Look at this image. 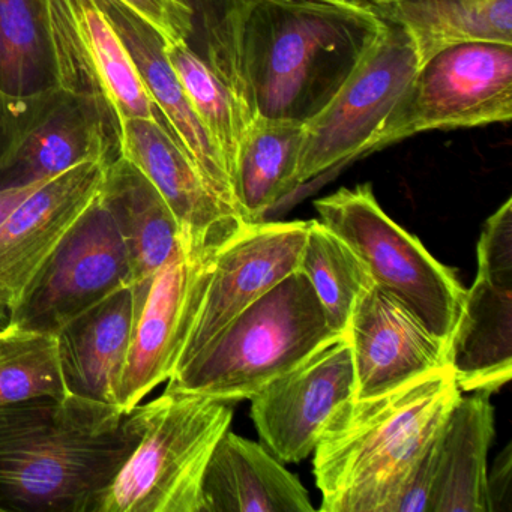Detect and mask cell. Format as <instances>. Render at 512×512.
Here are the masks:
<instances>
[{"label":"cell","instance_id":"1","mask_svg":"<svg viewBox=\"0 0 512 512\" xmlns=\"http://www.w3.org/2000/svg\"><path fill=\"white\" fill-rule=\"evenodd\" d=\"M388 23L367 0H239L227 85L250 119L307 124L359 70Z\"/></svg>","mask_w":512,"mask_h":512},{"label":"cell","instance_id":"2","mask_svg":"<svg viewBox=\"0 0 512 512\" xmlns=\"http://www.w3.org/2000/svg\"><path fill=\"white\" fill-rule=\"evenodd\" d=\"M134 446L127 413L103 401L0 406V511L94 512Z\"/></svg>","mask_w":512,"mask_h":512},{"label":"cell","instance_id":"3","mask_svg":"<svg viewBox=\"0 0 512 512\" xmlns=\"http://www.w3.org/2000/svg\"><path fill=\"white\" fill-rule=\"evenodd\" d=\"M461 391L451 368L332 416L314 449L320 511L395 512Z\"/></svg>","mask_w":512,"mask_h":512},{"label":"cell","instance_id":"4","mask_svg":"<svg viewBox=\"0 0 512 512\" xmlns=\"http://www.w3.org/2000/svg\"><path fill=\"white\" fill-rule=\"evenodd\" d=\"M341 337L298 269L230 320L173 373L167 389L226 403L251 400Z\"/></svg>","mask_w":512,"mask_h":512},{"label":"cell","instance_id":"5","mask_svg":"<svg viewBox=\"0 0 512 512\" xmlns=\"http://www.w3.org/2000/svg\"><path fill=\"white\" fill-rule=\"evenodd\" d=\"M232 419L226 401L167 388L131 409L136 446L94 512H205L206 467Z\"/></svg>","mask_w":512,"mask_h":512},{"label":"cell","instance_id":"6","mask_svg":"<svg viewBox=\"0 0 512 512\" xmlns=\"http://www.w3.org/2000/svg\"><path fill=\"white\" fill-rule=\"evenodd\" d=\"M314 208L320 221L358 254L374 284L449 349L466 289L452 269L386 215L371 184L340 188L316 200Z\"/></svg>","mask_w":512,"mask_h":512},{"label":"cell","instance_id":"7","mask_svg":"<svg viewBox=\"0 0 512 512\" xmlns=\"http://www.w3.org/2000/svg\"><path fill=\"white\" fill-rule=\"evenodd\" d=\"M512 118V44L464 41L422 62L368 152L431 130Z\"/></svg>","mask_w":512,"mask_h":512},{"label":"cell","instance_id":"8","mask_svg":"<svg viewBox=\"0 0 512 512\" xmlns=\"http://www.w3.org/2000/svg\"><path fill=\"white\" fill-rule=\"evenodd\" d=\"M53 86L94 106L116 131L130 119H161L100 0H38Z\"/></svg>","mask_w":512,"mask_h":512},{"label":"cell","instance_id":"9","mask_svg":"<svg viewBox=\"0 0 512 512\" xmlns=\"http://www.w3.org/2000/svg\"><path fill=\"white\" fill-rule=\"evenodd\" d=\"M418 67L407 32L388 23L352 79L319 115L304 124L298 187L338 164L368 154Z\"/></svg>","mask_w":512,"mask_h":512},{"label":"cell","instance_id":"10","mask_svg":"<svg viewBox=\"0 0 512 512\" xmlns=\"http://www.w3.org/2000/svg\"><path fill=\"white\" fill-rule=\"evenodd\" d=\"M122 287H131L127 248L101 193L41 269L8 323L55 335Z\"/></svg>","mask_w":512,"mask_h":512},{"label":"cell","instance_id":"11","mask_svg":"<svg viewBox=\"0 0 512 512\" xmlns=\"http://www.w3.org/2000/svg\"><path fill=\"white\" fill-rule=\"evenodd\" d=\"M448 362L461 392L491 395L511 380L512 199L482 227L478 274L464 292Z\"/></svg>","mask_w":512,"mask_h":512},{"label":"cell","instance_id":"12","mask_svg":"<svg viewBox=\"0 0 512 512\" xmlns=\"http://www.w3.org/2000/svg\"><path fill=\"white\" fill-rule=\"evenodd\" d=\"M307 229L308 221L248 224L214 254L176 370L230 320L298 271Z\"/></svg>","mask_w":512,"mask_h":512},{"label":"cell","instance_id":"13","mask_svg":"<svg viewBox=\"0 0 512 512\" xmlns=\"http://www.w3.org/2000/svg\"><path fill=\"white\" fill-rule=\"evenodd\" d=\"M112 161H86L55 176L0 226V322L4 326L65 236L103 193Z\"/></svg>","mask_w":512,"mask_h":512},{"label":"cell","instance_id":"14","mask_svg":"<svg viewBox=\"0 0 512 512\" xmlns=\"http://www.w3.org/2000/svg\"><path fill=\"white\" fill-rule=\"evenodd\" d=\"M211 259L191 253L181 239L152 280L143 307L134 319L119 377L118 406L122 412L139 406L175 373L188 329L205 292Z\"/></svg>","mask_w":512,"mask_h":512},{"label":"cell","instance_id":"15","mask_svg":"<svg viewBox=\"0 0 512 512\" xmlns=\"http://www.w3.org/2000/svg\"><path fill=\"white\" fill-rule=\"evenodd\" d=\"M355 395L346 337L281 374L251 398V418L266 448L283 463L313 454L334 413Z\"/></svg>","mask_w":512,"mask_h":512},{"label":"cell","instance_id":"16","mask_svg":"<svg viewBox=\"0 0 512 512\" xmlns=\"http://www.w3.org/2000/svg\"><path fill=\"white\" fill-rule=\"evenodd\" d=\"M118 157L139 170L172 209L185 248L211 259L247 223L227 211L163 119H130L116 131Z\"/></svg>","mask_w":512,"mask_h":512},{"label":"cell","instance_id":"17","mask_svg":"<svg viewBox=\"0 0 512 512\" xmlns=\"http://www.w3.org/2000/svg\"><path fill=\"white\" fill-rule=\"evenodd\" d=\"M344 337L352 352L353 400L389 394L449 367L448 346L376 284L359 299Z\"/></svg>","mask_w":512,"mask_h":512},{"label":"cell","instance_id":"18","mask_svg":"<svg viewBox=\"0 0 512 512\" xmlns=\"http://www.w3.org/2000/svg\"><path fill=\"white\" fill-rule=\"evenodd\" d=\"M32 100L35 112L0 149V178L20 184L55 178L86 161H112L109 121L94 106L55 86Z\"/></svg>","mask_w":512,"mask_h":512},{"label":"cell","instance_id":"19","mask_svg":"<svg viewBox=\"0 0 512 512\" xmlns=\"http://www.w3.org/2000/svg\"><path fill=\"white\" fill-rule=\"evenodd\" d=\"M100 4L127 46L164 124L196 164L218 202L239 217L223 160L173 71L160 35L119 0H100Z\"/></svg>","mask_w":512,"mask_h":512},{"label":"cell","instance_id":"20","mask_svg":"<svg viewBox=\"0 0 512 512\" xmlns=\"http://www.w3.org/2000/svg\"><path fill=\"white\" fill-rule=\"evenodd\" d=\"M205 512H311L310 494L283 461L227 430L203 478Z\"/></svg>","mask_w":512,"mask_h":512},{"label":"cell","instance_id":"21","mask_svg":"<svg viewBox=\"0 0 512 512\" xmlns=\"http://www.w3.org/2000/svg\"><path fill=\"white\" fill-rule=\"evenodd\" d=\"M133 323V292L122 287L56 332L70 394L118 406L119 377Z\"/></svg>","mask_w":512,"mask_h":512},{"label":"cell","instance_id":"22","mask_svg":"<svg viewBox=\"0 0 512 512\" xmlns=\"http://www.w3.org/2000/svg\"><path fill=\"white\" fill-rule=\"evenodd\" d=\"M103 196L127 248L136 319L152 280L178 247L181 229L157 188L122 158L110 163Z\"/></svg>","mask_w":512,"mask_h":512},{"label":"cell","instance_id":"23","mask_svg":"<svg viewBox=\"0 0 512 512\" xmlns=\"http://www.w3.org/2000/svg\"><path fill=\"white\" fill-rule=\"evenodd\" d=\"M493 439L490 395L461 394L436 440L428 512H487L485 484Z\"/></svg>","mask_w":512,"mask_h":512},{"label":"cell","instance_id":"24","mask_svg":"<svg viewBox=\"0 0 512 512\" xmlns=\"http://www.w3.org/2000/svg\"><path fill=\"white\" fill-rule=\"evenodd\" d=\"M377 16L409 35L419 65L452 44H512V0H367Z\"/></svg>","mask_w":512,"mask_h":512},{"label":"cell","instance_id":"25","mask_svg":"<svg viewBox=\"0 0 512 512\" xmlns=\"http://www.w3.org/2000/svg\"><path fill=\"white\" fill-rule=\"evenodd\" d=\"M304 124L253 118L233 167L236 209L244 223H260L269 209L298 188Z\"/></svg>","mask_w":512,"mask_h":512},{"label":"cell","instance_id":"26","mask_svg":"<svg viewBox=\"0 0 512 512\" xmlns=\"http://www.w3.org/2000/svg\"><path fill=\"white\" fill-rule=\"evenodd\" d=\"M299 271L310 281L332 328L344 337L356 304L374 286L367 266L337 233L310 220Z\"/></svg>","mask_w":512,"mask_h":512},{"label":"cell","instance_id":"27","mask_svg":"<svg viewBox=\"0 0 512 512\" xmlns=\"http://www.w3.org/2000/svg\"><path fill=\"white\" fill-rule=\"evenodd\" d=\"M197 118L211 137L232 182L233 167L250 116L236 92L203 61L190 44L164 47Z\"/></svg>","mask_w":512,"mask_h":512},{"label":"cell","instance_id":"28","mask_svg":"<svg viewBox=\"0 0 512 512\" xmlns=\"http://www.w3.org/2000/svg\"><path fill=\"white\" fill-rule=\"evenodd\" d=\"M50 68L38 0H0V98L43 91Z\"/></svg>","mask_w":512,"mask_h":512},{"label":"cell","instance_id":"29","mask_svg":"<svg viewBox=\"0 0 512 512\" xmlns=\"http://www.w3.org/2000/svg\"><path fill=\"white\" fill-rule=\"evenodd\" d=\"M70 395L58 341L52 334H32L0 355V406Z\"/></svg>","mask_w":512,"mask_h":512},{"label":"cell","instance_id":"30","mask_svg":"<svg viewBox=\"0 0 512 512\" xmlns=\"http://www.w3.org/2000/svg\"><path fill=\"white\" fill-rule=\"evenodd\" d=\"M148 23L164 47L188 43L194 32V7L190 0H119Z\"/></svg>","mask_w":512,"mask_h":512},{"label":"cell","instance_id":"31","mask_svg":"<svg viewBox=\"0 0 512 512\" xmlns=\"http://www.w3.org/2000/svg\"><path fill=\"white\" fill-rule=\"evenodd\" d=\"M487 512L512 511V443L497 455L487 470Z\"/></svg>","mask_w":512,"mask_h":512},{"label":"cell","instance_id":"32","mask_svg":"<svg viewBox=\"0 0 512 512\" xmlns=\"http://www.w3.org/2000/svg\"><path fill=\"white\" fill-rule=\"evenodd\" d=\"M50 179L52 178L20 182V184H10L0 188V226H2V224L7 221V218L19 208L20 203L25 202L31 194L40 190Z\"/></svg>","mask_w":512,"mask_h":512},{"label":"cell","instance_id":"33","mask_svg":"<svg viewBox=\"0 0 512 512\" xmlns=\"http://www.w3.org/2000/svg\"><path fill=\"white\" fill-rule=\"evenodd\" d=\"M32 334H35V332L25 331V329L19 328L16 323H7V325L2 326L0 328V355H4Z\"/></svg>","mask_w":512,"mask_h":512}]
</instances>
